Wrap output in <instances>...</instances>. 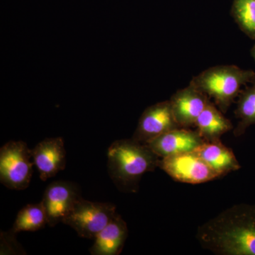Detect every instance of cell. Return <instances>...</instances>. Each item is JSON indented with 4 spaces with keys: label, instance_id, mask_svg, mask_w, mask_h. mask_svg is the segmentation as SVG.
Here are the masks:
<instances>
[{
    "label": "cell",
    "instance_id": "3957f363",
    "mask_svg": "<svg viewBox=\"0 0 255 255\" xmlns=\"http://www.w3.org/2000/svg\"><path fill=\"white\" fill-rule=\"evenodd\" d=\"M255 72L235 65L211 67L191 79L189 83L205 94L223 114L226 113L243 87L254 83Z\"/></svg>",
    "mask_w": 255,
    "mask_h": 255
},
{
    "label": "cell",
    "instance_id": "8fae6325",
    "mask_svg": "<svg viewBox=\"0 0 255 255\" xmlns=\"http://www.w3.org/2000/svg\"><path fill=\"white\" fill-rule=\"evenodd\" d=\"M31 153L40 179L43 182L55 177L66 166V151L62 137H50L42 140L32 149Z\"/></svg>",
    "mask_w": 255,
    "mask_h": 255
},
{
    "label": "cell",
    "instance_id": "ac0fdd59",
    "mask_svg": "<svg viewBox=\"0 0 255 255\" xmlns=\"http://www.w3.org/2000/svg\"><path fill=\"white\" fill-rule=\"evenodd\" d=\"M251 53L252 56H253V59H254L255 61V43L253 48H252Z\"/></svg>",
    "mask_w": 255,
    "mask_h": 255
},
{
    "label": "cell",
    "instance_id": "9c48e42d",
    "mask_svg": "<svg viewBox=\"0 0 255 255\" xmlns=\"http://www.w3.org/2000/svg\"><path fill=\"white\" fill-rule=\"evenodd\" d=\"M169 100L178 125L187 128L195 127L198 117L211 101L190 83L176 92Z\"/></svg>",
    "mask_w": 255,
    "mask_h": 255
},
{
    "label": "cell",
    "instance_id": "5b68a950",
    "mask_svg": "<svg viewBox=\"0 0 255 255\" xmlns=\"http://www.w3.org/2000/svg\"><path fill=\"white\" fill-rule=\"evenodd\" d=\"M117 214L113 204L93 202L81 197L63 223L73 228L80 237L95 239Z\"/></svg>",
    "mask_w": 255,
    "mask_h": 255
},
{
    "label": "cell",
    "instance_id": "52a82bcc",
    "mask_svg": "<svg viewBox=\"0 0 255 255\" xmlns=\"http://www.w3.org/2000/svg\"><path fill=\"white\" fill-rule=\"evenodd\" d=\"M179 127L169 100L150 106L142 112L132 138L146 144L164 132Z\"/></svg>",
    "mask_w": 255,
    "mask_h": 255
},
{
    "label": "cell",
    "instance_id": "30bf717a",
    "mask_svg": "<svg viewBox=\"0 0 255 255\" xmlns=\"http://www.w3.org/2000/svg\"><path fill=\"white\" fill-rule=\"evenodd\" d=\"M204 142L197 130L177 128L146 143L160 158L193 152Z\"/></svg>",
    "mask_w": 255,
    "mask_h": 255
},
{
    "label": "cell",
    "instance_id": "e0dca14e",
    "mask_svg": "<svg viewBox=\"0 0 255 255\" xmlns=\"http://www.w3.org/2000/svg\"><path fill=\"white\" fill-rule=\"evenodd\" d=\"M231 15L241 31L255 41V0H233Z\"/></svg>",
    "mask_w": 255,
    "mask_h": 255
},
{
    "label": "cell",
    "instance_id": "7a4b0ae2",
    "mask_svg": "<svg viewBox=\"0 0 255 255\" xmlns=\"http://www.w3.org/2000/svg\"><path fill=\"white\" fill-rule=\"evenodd\" d=\"M160 157L145 144L133 138L112 142L108 149L109 174L119 191H138L142 176L158 167Z\"/></svg>",
    "mask_w": 255,
    "mask_h": 255
},
{
    "label": "cell",
    "instance_id": "4fadbf2b",
    "mask_svg": "<svg viewBox=\"0 0 255 255\" xmlns=\"http://www.w3.org/2000/svg\"><path fill=\"white\" fill-rule=\"evenodd\" d=\"M194 152L221 177L241 168L234 152L223 145L220 139L204 140Z\"/></svg>",
    "mask_w": 255,
    "mask_h": 255
},
{
    "label": "cell",
    "instance_id": "8992f818",
    "mask_svg": "<svg viewBox=\"0 0 255 255\" xmlns=\"http://www.w3.org/2000/svg\"><path fill=\"white\" fill-rule=\"evenodd\" d=\"M158 167L174 180L199 184L221 177L194 151L160 158Z\"/></svg>",
    "mask_w": 255,
    "mask_h": 255
},
{
    "label": "cell",
    "instance_id": "277c9868",
    "mask_svg": "<svg viewBox=\"0 0 255 255\" xmlns=\"http://www.w3.org/2000/svg\"><path fill=\"white\" fill-rule=\"evenodd\" d=\"M31 150L26 142H8L0 149V182L8 189L23 190L33 175Z\"/></svg>",
    "mask_w": 255,
    "mask_h": 255
},
{
    "label": "cell",
    "instance_id": "7c38bea8",
    "mask_svg": "<svg viewBox=\"0 0 255 255\" xmlns=\"http://www.w3.org/2000/svg\"><path fill=\"white\" fill-rule=\"evenodd\" d=\"M128 236L127 223L122 216L115 218L95 238L90 248L92 255H119L121 254Z\"/></svg>",
    "mask_w": 255,
    "mask_h": 255
},
{
    "label": "cell",
    "instance_id": "9a60e30c",
    "mask_svg": "<svg viewBox=\"0 0 255 255\" xmlns=\"http://www.w3.org/2000/svg\"><path fill=\"white\" fill-rule=\"evenodd\" d=\"M234 113L238 123L233 129V134L235 137H240L248 128L255 125V82L242 90Z\"/></svg>",
    "mask_w": 255,
    "mask_h": 255
},
{
    "label": "cell",
    "instance_id": "5bb4252c",
    "mask_svg": "<svg viewBox=\"0 0 255 255\" xmlns=\"http://www.w3.org/2000/svg\"><path fill=\"white\" fill-rule=\"evenodd\" d=\"M195 127L204 140H219L223 134L234 129L232 122L211 101L198 117Z\"/></svg>",
    "mask_w": 255,
    "mask_h": 255
},
{
    "label": "cell",
    "instance_id": "ba28073f",
    "mask_svg": "<svg viewBox=\"0 0 255 255\" xmlns=\"http://www.w3.org/2000/svg\"><path fill=\"white\" fill-rule=\"evenodd\" d=\"M80 198L78 186L73 182L56 181L48 186L41 201L50 227L63 223Z\"/></svg>",
    "mask_w": 255,
    "mask_h": 255
},
{
    "label": "cell",
    "instance_id": "6da1fadb",
    "mask_svg": "<svg viewBox=\"0 0 255 255\" xmlns=\"http://www.w3.org/2000/svg\"><path fill=\"white\" fill-rule=\"evenodd\" d=\"M196 239L218 255H255V204H236L198 228Z\"/></svg>",
    "mask_w": 255,
    "mask_h": 255
},
{
    "label": "cell",
    "instance_id": "2e32d148",
    "mask_svg": "<svg viewBox=\"0 0 255 255\" xmlns=\"http://www.w3.org/2000/svg\"><path fill=\"white\" fill-rule=\"evenodd\" d=\"M48 224L46 209L43 202L28 204L18 212L11 231L14 233L34 231L44 228Z\"/></svg>",
    "mask_w": 255,
    "mask_h": 255
}]
</instances>
